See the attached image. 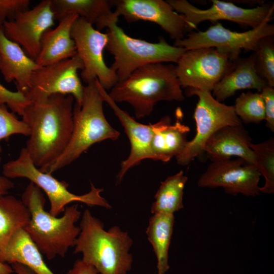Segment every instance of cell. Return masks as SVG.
<instances>
[{
  "label": "cell",
  "instance_id": "6da1fadb",
  "mask_svg": "<svg viewBox=\"0 0 274 274\" xmlns=\"http://www.w3.org/2000/svg\"><path fill=\"white\" fill-rule=\"evenodd\" d=\"M74 98L56 94L30 102L21 114L30 132L25 149L36 166L50 165L63 153L73 129Z\"/></svg>",
  "mask_w": 274,
  "mask_h": 274
},
{
  "label": "cell",
  "instance_id": "7a4b0ae2",
  "mask_svg": "<svg viewBox=\"0 0 274 274\" xmlns=\"http://www.w3.org/2000/svg\"><path fill=\"white\" fill-rule=\"evenodd\" d=\"M80 232L74 253L92 265L99 274H127L132 268L133 257L129 252L132 238L118 226L108 230L89 210L81 216Z\"/></svg>",
  "mask_w": 274,
  "mask_h": 274
},
{
  "label": "cell",
  "instance_id": "3957f363",
  "mask_svg": "<svg viewBox=\"0 0 274 274\" xmlns=\"http://www.w3.org/2000/svg\"><path fill=\"white\" fill-rule=\"evenodd\" d=\"M21 200L28 208L30 219L24 228L41 253L48 260L64 257L74 247L80 228L75 225L82 216L78 204L67 206L58 218L45 210L46 199L42 190L30 182L22 194Z\"/></svg>",
  "mask_w": 274,
  "mask_h": 274
},
{
  "label": "cell",
  "instance_id": "277c9868",
  "mask_svg": "<svg viewBox=\"0 0 274 274\" xmlns=\"http://www.w3.org/2000/svg\"><path fill=\"white\" fill-rule=\"evenodd\" d=\"M116 103L126 102L138 119L149 116L160 101H182L185 97L172 63L156 62L142 66L108 93Z\"/></svg>",
  "mask_w": 274,
  "mask_h": 274
},
{
  "label": "cell",
  "instance_id": "5b68a950",
  "mask_svg": "<svg viewBox=\"0 0 274 274\" xmlns=\"http://www.w3.org/2000/svg\"><path fill=\"white\" fill-rule=\"evenodd\" d=\"M104 102L96 79L84 86L81 104L74 105L73 129L66 148L53 163L39 168L41 171L52 174L77 159L94 144L119 138L120 132L106 118Z\"/></svg>",
  "mask_w": 274,
  "mask_h": 274
},
{
  "label": "cell",
  "instance_id": "8992f818",
  "mask_svg": "<svg viewBox=\"0 0 274 274\" xmlns=\"http://www.w3.org/2000/svg\"><path fill=\"white\" fill-rule=\"evenodd\" d=\"M106 49L114 56L110 68L118 81L125 80L138 68L156 62L177 63L186 49L169 45L163 38L151 43L128 36L117 22L108 28Z\"/></svg>",
  "mask_w": 274,
  "mask_h": 274
},
{
  "label": "cell",
  "instance_id": "52a82bcc",
  "mask_svg": "<svg viewBox=\"0 0 274 274\" xmlns=\"http://www.w3.org/2000/svg\"><path fill=\"white\" fill-rule=\"evenodd\" d=\"M3 173L9 179L26 178L43 190L50 202L49 212L55 217L63 212L68 204L75 201L89 207L112 208L108 201L101 195L103 189L95 187L92 183L90 191L84 194L76 195L71 192L68 190L67 183L58 180L51 174L42 172L36 166L25 148H22L17 159L4 164Z\"/></svg>",
  "mask_w": 274,
  "mask_h": 274
},
{
  "label": "cell",
  "instance_id": "ba28073f",
  "mask_svg": "<svg viewBox=\"0 0 274 274\" xmlns=\"http://www.w3.org/2000/svg\"><path fill=\"white\" fill-rule=\"evenodd\" d=\"M237 58L213 47L186 50L175 65L176 75L182 88L211 92Z\"/></svg>",
  "mask_w": 274,
  "mask_h": 274
},
{
  "label": "cell",
  "instance_id": "9c48e42d",
  "mask_svg": "<svg viewBox=\"0 0 274 274\" xmlns=\"http://www.w3.org/2000/svg\"><path fill=\"white\" fill-rule=\"evenodd\" d=\"M186 94L188 96L196 95L198 101L193 115L196 126V134L176 157L177 163L184 166L189 164L204 152L207 142L217 130L227 125L242 124L235 113L233 106H228L218 101L211 92L186 89Z\"/></svg>",
  "mask_w": 274,
  "mask_h": 274
},
{
  "label": "cell",
  "instance_id": "30bf717a",
  "mask_svg": "<svg viewBox=\"0 0 274 274\" xmlns=\"http://www.w3.org/2000/svg\"><path fill=\"white\" fill-rule=\"evenodd\" d=\"M173 9L181 14L185 21L186 31L196 29L205 21L226 20L244 26L255 28L272 19L273 3H265L253 8L246 9L235 5L232 2L212 0V5L201 9L186 0L166 1Z\"/></svg>",
  "mask_w": 274,
  "mask_h": 274
},
{
  "label": "cell",
  "instance_id": "8fae6325",
  "mask_svg": "<svg viewBox=\"0 0 274 274\" xmlns=\"http://www.w3.org/2000/svg\"><path fill=\"white\" fill-rule=\"evenodd\" d=\"M83 64L79 57L64 59L41 66L32 74L30 86L24 96L30 102H39L53 94L72 95L80 105L84 88L78 75Z\"/></svg>",
  "mask_w": 274,
  "mask_h": 274
},
{
  "label": "cell",
  "instance_id": "7c38bea8",
  "mask_svg": "<svg viewBox=\"0 0 274 274\" xmlns=\"http://www.w3.org/2000/svg\"><path fill=\"white\" fill-rule=\"evenodd\" d=\"M77 55L82 61L80 76L87 84L97 79L106 90H111L118 82L115 73L104 60L103 52L108 42L107 33L94 28L85 19L78 17L72 27Z\"/></svg>",
  "mask_w": 274,
  "mask_h": 274
},
{
  "label": "cell",
  "instance_id": "4fadbf2b",
  "mask_svg": "<svg viewBox=\"0 0 274 274\" xmlns=\"http://www.w3.org/2000/svg\"><path fill=\"white\" fill-rule=\"evenodd\" d=\"M273 35L274 25L269 22L244 32L232 31L217 22L204 31H191L186 38L175 41L174 46L186 50L213 47L237 58L242 50L253 51L261 38Z\"/></svg>",
  "mask_w": 274,
  "mask_h": 274
},
{
  "label": "cell",
  "instance_id": "5bb4252c",
  "mask_svg": "<svg viewBox=\"0 0 274 274\" xmlns=\"http://www.w3.org/2000/svg\"><path fill=\"white\" fill-rule=\"evenodd\" d=\"M261 175L256 166L241 158L212 161L200 176L197 185L202 188L222 187L228 194L256 196L260 194Z\"/></svg>",
  "mask_w": 274,
  "mask_h": 274
},
{
  "label": "cell",
  "instance_id": "9a60e30c",
  "mask_svg": "<svg viewBox=\"0 0 274 274\" xmlns=\"http://www.w3.org/2000/svg\"><path fill=\"white\" fill-rule=\"evenodd\" d=\"M54 20L51 0H43L32 9L21 12L13 19L5 21L4 33L35 60L40 50L42 37L54 25Z\"/></svg>",
  "mask_w": 274,
  "mask_h": 274
},
{
  "label": "cell",
  "instance_id": "2e32d148",
  "mask_svg": "<svg viewBox=\"0 0 274 274\" xmlns=\"http://www.w3.org/2000/svg\"><path fill=\"white\" fill-rule=\"evenodd\" d=\"M114 13L128 22L146 21L158 24L175 41L184 38L185 21L167 1L163 0H112Z\"/></svg>",
  "mask_w": 274,
  "mask_h": 274
},
{
  "label": "cell",
  "instance_id": "e0dca14e",
  "mask_svg": "<svg viewBox=\"0 0 274 274\" xmlns=\"http://www.w3.org/2000/svg\"><path fill=\"white\" fill-rule=\"evenodd\" d=\"M96 81L104 102L110 106L118 118L130 144L129 155L121 162L120 170L117 175V182L120 183L127 171L138 165L143 160H154L151 151V143L157 124L155 123L146 125L136 121L126 111L121 109L101 87L97 79Z\"/></svg>",
  "mask_w": 274,
  "mask_h": 274
},
{
  "label": "cell",
  "instance_id": "ac0fdd59",
  "mask_svg": "<svg viewBox=\"0 0 274 274\" xmlns=\"http://www.w3.org/2000/svg\"><path fill=\"white\" fill-rule=\"evenodd\" d=\"M251 138L243 124L227 125L217 130L207 142L204 152L213 161L238 157L256 165L255 154L250 147Z\"/></svg>",
  "mask_w": 274,
  "mask_h": 274
},
{
  "label": "cell",
  "instance_id": "d6986e66",
  "mask_svg": "<svg viewBox=\"0 0 274 274\" xmlns=\"http://www.w3.org/2000/svg\"><path fill=\"white\" fill-rule=\"evenodd\" d=\"M40 67L19 45L6 38L0 23V72L5 80L14 81L17 91L24 95L33 73Z\"/></svg>",
  "mask_w": 274,
  "mask_h": 274
},
{
  "label": "cell",
  "instance_id": "ffe728a7",
  "mask_svg": "<svg viewBox=\"0 0 274 274\" xmlns=\"http://www.w3.org/2000/svg\"><path fill=\"white\" fill-rule=\"evenodd\" d=\"M78 17L76 14L68 15L59 21L55 28H50L44 33L41 40L40 52L35 60L38 65H48L77 55L71 30Z\"/></svg>",
  "mask_w": 274,
  "mask_h": 274
},
{
  "label": "cell",
  "instance_id": "44dd1931",
  "mask_svg": "<svg viewBox=\"0 0 274 274\" xmlns=\"http://www.w3.org/2000/svg\"><path fill=\"white\" fill-rule=\"evenodd\" d=\"M177 120L174 124L169 116H164L156 122L152 143L151 151L154 160L166 162L179 156L188 141L187 135L190 128L182 122L183 117L180 108L176 111Z\"/></svg>",
  "mask_w": 274,
  "mask_h": 274
},
{
  "label": "cell",
  "instance_id": "7402d4cb",
  "mask_svg": "<svg viewBox=\"0 0 274 274\" xmlns=\"http://www.w3.org/2000/svg\"><path fill=\"white\" fill-rule=\"evenodd\" d=\"M55 20L72 14L86 20L100 31L118 22V17L112 10V1L51 0Z\"/></svg>",
  "mask_w": 274,
  "mask_h": 274
},
{
  "label": "cell",
  "instance_id": "603a6c76",
  "mask_svg": "<svg viewBox=\"0 0 274 274\" xmlns=\"http://www.w3.org/2000/svg\"><path fill=\"white\" fill-rule=\"evenodd\" d=\"M266 81L257 73L254 66V55L240 57L235 60L232 70L225 75L212 91V95L220 102L233 96L239 90L255 89L260 92Z\"/></svg>",
  "mask_w": 274,
  "mask_h": 274
},
{
  "label": "cell",
  "instance_id": "cb8c5ba5",
  "mask_svg": "<svg viewBox=\"0 0 274 274\" xmlns=\"http://www.w3.org/2000/svg\"><path fill=\"white\" fill-rule=\"evenodd\" d=\"M0 261L23 264L37 274H55L47 266L42 253L24 228L12 235L0 254Z\"/></svg>",
  "mask_w": 274,
  "mask_h": 274
},
{
  "label": "cell",
  "instance_id": "d4e9b609",
  "mask_svg": "<svg viewBox=\"0 0 274 274\" xmlns=\"http://www.w3.org/2000/svg\"><path fill=\"white\" fill-rule=\"evenodd\" d=\"M175 224L173 214H152L146 230L157 260V274H165L169 268L168 251Z\"/></svg>",
  "mask_w": 274,
  "mask_h": 274
},
{
  "label": "cell",
  "instance_id": "484cf974",
  "mask_svg": "<svg viewBox=\"0 0 274 274\" xmlns=\"http://www.w3.org/2000/svg\"><path fill=\"white\" fill-rule=\"evenodd\" d=\"M30 219L28 208L13 195L0 196V254L12 235L24 228Z\"/></svg>",
  "mask_w": 274,
  "mask_h": 274
},
{
  "label": "cell",
  "instance_id": "4316f807",
  "mask_svg": "<svg viewBox=\"0 0 274 274\" xmlns=\"http://www.w3.org/2000/svg\"><path fill=\"white\" fill-rule=\"evenodd\" d=\"M188 178L183 170L161 182L151 207L152 214H173L183 208V195Z\"/></svg>",
  "mask_w": 274,
  "mask_h": 274
},
{
  "label": "cell",
  "instance_id": "83f0119b",
  "mask_svg": "<svg viewBox=\"0 0 274 274\" xmlns=\"http://www.w3.org/2000/svg\"><path fill=\"white\" fill-rule=\"evenodd\" d=\"M250 147L253 151L256 166L265 178V183L260 187V193L271 194L274 193V139L270 138L259 144L251 143Z\"/></svg>",
  "mask_w": 274,
  "mask_h": 274
},
{
  "label": "cell",
  "instance_id": "f1b7e54d",
  "mask_svg": "<svg viewBox=\"0 0 274 274\" xmlns=\"http://www.w3.org/2000/svg\"><path fill=\"white\" fill-rule=\"evenodd\" d=\"M234 110L242 122L258 124L265 119L264 102L260 92L242 93L235 99Z\"/></svg>",
  "mask_w": 274,
  "mask_h": 274
},
{
  "label": "cell",
  "instance_id": "f546056e",
  "mask_svg": "<svg viewBox=\"0 0 274 274\" xmlns=\"http://www.w3.org/2000/svg\"><path fill=\"white\" fill-rule=\"evenodd\" d=\"M253 53L257 73L266 81L268 86L274 87L273 36L261 38Z\"/></svg>",
  "mask_w": 274,
  "mask_h": 274
},
{
  "label": "cell",
  "instance_id": "4dcf8cb0",
  "mask_svg": "<svg viewBox=\"0 0 274 274\" xmlns=\"http://www.w3.org/2000/svg\"><path fill=\"white\" fill-rule=\"evenodd\" d=\"M30 132L27 124L10 112L5 105H0V141L16 134L29 136Z\"/></svg>",
  "mask_w": 274,
  "mask_h": 274
},
{
  "label": "cell",
  "instance_id": "1f68e13d",
  "mask_svg": "<svg viewBox=\"0 0 274 274\" xmlns=\"http://www.w3.org/2000/svg\"><path fill=\"white\" fill-rule=\"evenodd\" d=\"M29 102L23 94L17 91H10L0 83V105L6 104L13 113L21 116L24 109Z\"/></svg>",
  "mask_w": 274,
  "mask_h": 274
},
{
  "label": "cell",
  "instance_id": "d6a6232c",
  "mask_svg": "<svg viewBox=\"0 0 274 274\" xmlns=\"http://www.w3.org/2000/svg\"><path fill=\"white\" fill-rule=\"evenodd\" d=\"M29 0H0V23L13 19L18 14L29 9Z\"/></svg>",
  "mask_w": 274,
  "mask_h": 274
},
{
  "label": "cell",
  "instance_id": "836d02e7",
  "mask_svg": "<svg viewBox=\"0 0 274 274\" xmlns=\"http://www.w3.org/2000/svg\"><path fill=\"white\" fill-rule=\"evenodd\" d=\"M264 102L266 126L274 132V88L269 86L264 88L260 92Z\"/></svg>",
  "mask_w": 274,
  "mask_h": 274
},
{
  "label": "cell",
  "instance_id": "e575fe53",
  "mask_svg": "<svg viewBox=\"0 0 274 274\" xmlns=\"http://www.w3.org/2000/svg\"><path fill=\"white\" fill-rule=\"evenodd\" d=\"M66 274H99L92 265L85 262L82 259H77L72 268Z\"/></svg>",
  "mask_w": 274,
  "mask_h": 274
},
{
  "label": "cell",
  "instance_id": "d590c367",
  "mask_svg": "<svg viewBox=\"0 0 274 274\" xmlns=\"http://www.w3.org/2000/svg\"><path fill=\"white\" fill-rule=\"evenodd\" d=\"M2 152V148L0 146V162L1 160V154ZM14 186V183L10 179L0 175V196L6 195L9 190Z\"/></svg>",
  "mask_w": 274,
  "mask_h": 274
},
{
  "label": "cell",
  "instance_id": "8d00e7d4",
  "mask_svg": "<svg viewBox=\"0 0 274 274\" xmlns=\"http://www.w3.org/2000/svg\"><path fill=\"white\" fill-rule=\"evenodd\" d=\"M12 268L17 274H37L28 267L18 263L12 264Z\"/></svg>",
  "mask_w": 274,
  "mask_h": 274
},
{
  "label": "cell",
  "instance_id": "74e56055",
  "mask_svg": "<svg viewBox=\"0 0 274 274\" xmlns=\"http://www.w3.org/2000/svg\"><path fill=\"white\" fill-rule=\"evenodd\" d=\"M13 272L9 264L0 261V274H12Z\"/></svg>",
  "mask_w": 274,
  "mask_h": 274
}]
</instances>
